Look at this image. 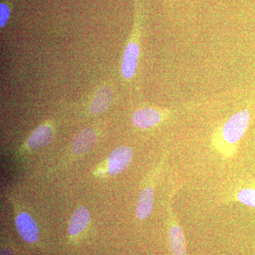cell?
<instances>
[{
    "label": "cell",
    "instance_id": "1",
    "mask_svg": "<svg viewBox=\"0 0 255 255\" xmlns=\"http://www.w3.org/2000/svg\"><path fill=\"white\" fill-rule=\"evenodd\" d=\"M251 120V114L248 110H243L233 115L226 124L221 130L223 139L230 145H234L246 133Z\"/></svg>",
    "mask_w": 255,
    "mask_h": 255
},
{
    "label": "cell",
    "instance_id": "2",
    "mask_svg": "<svg viewBox=\"0 0 255 255\" xmlns=\"http://www.w3.org/2000/svg\"><path fill=\"white\" fill-rule=\"evenodd\" d=\"M132 150L128 146H120L111 152L107 172L110 175H117L128 167L132 159Z\"/></svg>",
    "mask_w": 255,
    "mask_h": 255
},
{
    "label": "cell",
    "instance_id": "3",
    "mask_svg": "<svg viewBox=\"0 0 255 255\" xmlns=\"http://www.w3.org/2000/svg\"><path fill=\"white\" fill-rule=\"evenodd\" d=\"M16 230L21 238L27 243H34L38 239L39 231L34 220L27 213H21L15 219Z\"/></svg>",
    "mask_w": 255,
    "mask_h": 255
},
{
    "label": "cell",
    "instance_id": "4",
    "mask_svg": "<svg viewBox=\"0 0 255 255\" xmlns=\"http://www.w3.org/2000/svg\"><path fill=\"white\" fill-rule=\"evenodd\" d=\"M162 121L160 112L155 109L145 108L137 110L132 117L134 127L140 129H147L155 127Z\"/></svg>",
    "mask_w": 255,
    "mask_h": 255
},
{
    "label": "cell",
    "instance_id": "5",
    "mask_svg": "<svg viewBox=\"0 0 255 255\" xmlns=\"http://www.w3.org/2000/svg\"><path fill=\"white\" fill-rule=\"evenodd\" d=\"M140 48L135 43H130L126 48L122 61V72L124 78L130 79L133 76L137 68Z\"/></svg>",
    "mask_w": 255,
    "mask_h": 255
},
{
    "label": "cell",
    "instance_id": "6",
    "mask_svg": "<svg viewBox=\"0 0 255 255\" xmlns=\"http://www.w3.org/2000/svg\"><path fill=\"white\" fill-rule=\"evenodd\" d=\"M155 191L152 186L144 188L137 199L135 214L139 220H145L150 216L153 209Z\"/></svg>",
    "mask_w": 255,
    "mask_h": 255
},
{
    "label": "cell",
    "instance_id": "7",
    "mask_svg": "<svg viewBox=\"0 0 255 255\" xmlns=\"http://www.w3.org/2000/svg\"><path fill=\"white\" fill-rule=\"evenodd\" d=\"M169 243L173 255H187L185 238L182 228L174 222L169 231Z\"/></svg>",
    "mask_w": 255,
    "mask_h": 255
},
{
    "label": "cell",
    "instance_id": "8",
    "mask_svg": "<svg viewBox=\"0 0 255 255\" xmlns=\"http://www.w3.org/2000/svg\"><path fill=\"white\" fill-rule=\"evenodd\" d=\"M96 132L93 129L86 128L81 130L75 137L73 143V150L76 155H82L88 152L95 144Z\"/></svg>",
    "mask_w": 255,
    "mask_h": 255
},
{
    "label": "cell",
    "instance_id": "9",
    "mask_svg": "<svg viewBox=\"0 0 255 255\" xmlns=\"http://www.w3.org/2000/svg\"><path fill=\"white\" fill-rule=\"evenodd\" d=\"M53 136V129L50 126H41L32 132L28 137L27 145L33 149L45 147L51 142Z\"/></svg>",
    "mask_w": 255,
    "mask_h": 255
},
{
    "label": "cell",
    "instance_id": "10",
    "mask_svg": "<svg viewBox=\"0 0 255 255\" xmlns=\"http://www.w3.org/2000/svg\"><path fill=\"white\" fill-rule=\"evenodd\" d=\"M90 213L88 209L84 206H80L74 212L69 223V233L75 236L82 233L90 222Z\"/></svg>",
    "mask_w": 255,
    "mask_h": 255
},
{
    "label": "cell",
    "instance_id": "11",
    "mask_svg": "<svg viewBox=\"0 0 255 255\" xmlns=\"http://www.w3.org/2000/svg\"><path fill=\"white\" fill-rule=\"evenodd\" d=\"M112 100L113 93L111 89L107 87H101L96 94L90 107L92 113L97 114L105 112L110 107Z\"/></svg>",
    "mask_w": 255,
    "mask_h": 255
},
{
    "label": "cell",
    "instance_id": "12",
    "mask_svg": "<svg viewBox=\"0 0 255 255\" xmlns=\"http://www.w3.org/2000/svg\"><path fill=\"white\" fill-rule=\"evenodd\" d=\"M237 199L245 205L255 207V189H243L238 193Z\"/></svg>",
    "mask_w": 255,
    "mask_h": 255
},
{
    "label": "cell",
    "instance_id": "13",
    "mask_svg": "<svg viewBox=\"0 0 255 255\" xmlns=\"http://www.w3.org/2000/svg\"><path fill=\"white\" fill-rule=\"evenodd\" d=\"M10 16V9L9 6L5 3L0 4V27L5 26Z\"/></svg>",
    "mask_w": 255,
    "mask_h": 255
},
{
    "label": "cell",
    "instance_id": "14",
    "mask_svg": "<svg viewBox=\"0 0 255 255\" xmlns=\"http://www.w3.org/2000/svg\"><path fill=\"white\" fill-rule=\"evenodd\" d=\"M1 255H13L11 254V252L6 251V250H2L1 251Z\"/></svg>",
    "mask_w": 255,
    "mask_h": 255
}]
</instances>
